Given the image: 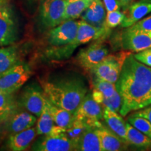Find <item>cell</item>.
Listing matches in <instances>:
<instances>
[{"label": "cell", "mask_w": 151, "mask_h": 151, "mask_svg": "<svg viewBox=\"0 0 151 151\" xmlns=\"http://www.w3.org/2000/svg\"><path fill=\"white\" fill-rule=\"evenodd\" d=\"M150 148H151V146H150Z\"/></svg>", "instance_id": "obj_40"}, {"label": "cell", "mask_w": 151, "mask_h": 151, "mask_svg": "<svg viewBox=\"0 0 151 151\" xmlns=\"http://www.w3.org/2000/svg\"><path fill=\"white\" fill-rule=\"evenodd\" d=\"M103 118L107 124V127L120 139L127 142L126 123L121 116L111 109L103 107Z\"/></svg>", "instance_id": "obj_19"}, {"label": "cell", "mask_w": 151, "mask_h": 151, "mask_svg": "<svg viewBox=\"0 0 151 151\" xmlns=\"http://www.w3.org/2000/svg\"><path fill=\"white\" fill-rule=\"evenodd\" d=\"M88 127H88L84 122L76 118L72 125L68 129H65L64 133L70 140L75 143L76 146V143L78 139Z\"/></svg>", "instance_id": "obj_27"}, {"label": "cell", "mask_w": 151, "mask_h": 151, "mask_svg": "<svg viewBox=\"0 0 151 151\" xmlns=\"http://www.w3.org/2000/svg\"><path fill=\"white\" fill-rule=\"evenodd\" d=\"M106 11L101 0H92L89 6L81 15V20L97 28L107 27L106 25Z\"/></svg>", "instance_id": "obj_16"}, {"label": "cell", "mask_w": 151, "mask_h": 151, "mask_svg": "<svg viewBox=\"0 0 151 151\" xmlns=\"http://www.w3.org/2000/svg\"><path fill=\"white\" fill-rule=\"evenodd\" d=\"M120 6L124 11H127L130 5L133 2L134 0H118Z\"/></svg>", "instance_id": "obj_36"}, {"label": "cell", "mask_w": 151, "mask_h": 151, "mask_svg": "<svg viewBox=\"0 0 151 151\" xmlns=\"http://www.w3.org/2000/svg\"><path fill=\"white\" fill-rule=\"evenodd\" d=\"M127 120L134 127L151 139V123L148 120L142 117L130 116Z\"/></svg>", "instance_id": "obj_29"}, {"label": "cell", "mask_w": 151, "mask_h": 151, "mask_svg": "<svg viewBox=\"0 0 151 151\" xmlns=\"http://www.w3.org/2000/svg\"><path fill=\"white\" fill-rule=\"evenodd\" d=\"M55 124L53 118L50 113V109L47 100L46 101L44 107L41 112L40 116L39 117L36 129L37 135H48L52 131Z\"/></svg>", "instance_id": "obj_25"}, {"label": "cell", "mask_w": 151, "mask_h": 151, "mask_svg": "<svg viewBox=\"0 0 151 151\" xmlns=\"http://www.w3.org/2000/svg\"><path fill=\"white\" fill-rule=\"evenodd\" d=\"M99 137L102 151H120L128 148V143L120 139L118 135L111 131L108 127L101 123L95 128Z\"/></svg>", "instance_id": "obj_14"}, {"label": "cell", "mask_w": 151, "mask_h": 151, "mask_svg": "<svg viewBox=\"0 0 151 151\" xmlns=\"http://www.w3.org/2000/svg\"><path fill=\"white\" fill-rule=\"evenodd\" d=\"M37 121V116L28 111L17 110L5 122L7 132L10 134L24 131L32 127Z\"/></svg>", "instance_id": "obj_15"}, {"label": "cell", "mask_w": 151, "mask_h": 151, "mask_svg": "<svg viewBox=\"0 0 151 151\" xmlns=\"http://www.w3.org/2000/svg\"><path fill=\"white\" fill-rule=\"evenodd\" d=\"M131 116L142 117V118H146V120H148L151 123V106H146L145 108L141 109V110L132 113Z\"/></svg>", "instance_id": "obj_35"}, {"label": "cell", "mask_w": 151, "mask_h": 151, "mask_svg": "<svg viewBox=\"0 0 151 151\" xmlns=\"http://www.w3.org/2000/svg\"><path fill=\"white\" fill-rule=\"evenodd\" d=\"M20 56L16 46L0 48V75L20 62Z\"/></svg>", "instance_id": "obj_22"}, {"label": "cell", "mask_w": 151, "mask_h": 151, "mask_svg": "<svg viewBox=\"0 0 151 151\" xmlns=\"http://www.w3.org/2000/svg\"><path fill=\"white\" fill-rule=\"evenodd\" d=\"M32 74L29 65L20 61L0 75V91L14 94L29 80Z\"/></svg>", "instance_id": "obj_6"}, {"label": "cell", "mask_w": 151, "mask_h": 151, "mask_svg": "<svg viewBox=\"0 0 151 151\" xmlns=\"http://www.w3.org/2000/svg\"><path fill=\"white\" fill-rule=\"evenodd\" d=\"M46 101L43 92L39 90L38 87L29 86H27L22 92L20 104L28 112L35 116L39 117L46 104Z\"/></svg>", "instance_id": "obj_13"}, {"label": "cell", "mask_w": 151, "mask_h": 151, "mask_svg": "<svg viewBox=\"0 0 151 151\" xmlns=\"http://www.w3.org/2000/svg\"><path fill=\"white\" fill-rule=\"evenodd\" d=\"M148 1H150V2L151 3V0H148Z\"/></svg>", "instance_id": "obj_38"}, {"label": "cell", "mask_w": 151, "mask_h": 151, "mask_svg": "<svg viewBox=\"0 0 151 151\" xmlns=\"http://www.w3.org/2000/svg\"><path fill=\"white\" fill-rule=\"evenodd\" d=\"M129 28L151 34V15L146 18H142L139 21L132 25L131 27H129Z\"/></svg>", "instance_id": "obj_32"}, {"label": "cell", "mask_w": 151, "mask_h": 151, "mask_svg": "<svg viewBox=\"0 0 151 151\" xmlns=\"http://www.w3.org/2000/svg\"><path fill=\"white\" fill-rule=\"evenodd\" d=\"M128 14L120 24L121 27H131L136 22L141 20L147 14L151 13V3L148 0H141L132 4L128 8Z\"/></svg>", "instance_id": "obj_18"}, {"label": "cell", "mask_w": 151, "mask_h": 151, "mask_svg": "<svg viewBox=\"0 0 151 151\" xmlns=\"http://www.w3.org/2000/svg\"><path fill=\"white\" fill-rule=\"evenodd\" d=\"M93 127H88L81 134L76 143V150L102 151L99 137Z\"/></svg>", "instance_id": "obj_20"}, {"label": "cell", "mask_w": 151, "mask_h": 151, "mask_svg": "<svg viewBox=\"0 0 151 151\" xmlns=\"http://www.w3.org/2000/svg\"><path fill=\"white\" fill-rule=\"evenodd\" d=\"M103 2L107 12L118 11L121 8L118 0H103Z\"/></svg>", "instance_id": "obj_34"}, {"label": "cell", "mask_w": 151, "mask_h": 151, "mask_svg": "<svg viewBox=\"0 0 151 151\" xmlns=\"http://www.w3.org/2000/svg\"><path fill=\"white\" fill-rule=\"evenodd\" d=\"M75 116L88 127H97L101 125L100 120L103 119V108L93 99L92 94L87 93L75 111Z\"/></svg>", "instance_id": "obj_8"}, {"label": "cell", "mask_w": 151, "mask_h": 151, "mask_svg": "<svg viewBox=\"0 0 151 151\" xmlns=\"http://www.w3.org/2000/svg\"><path fill=\"white\" fill-rule=\"evenodd\" d=\"M103 41L96 40L87 48L81 49L76 56L79 66L86 70L90 71L108 55L109 48Z\"/></svg>", "instance_id": "obj_9"}, {"label": "cell", "mask_w": 151, "mask_h": 151, "mask_svg": "<svg viewBox=\"0 0 151 151\" xmlns=\"http://www.w3.org/2000/svg\"><path fill=\"white\" fill-rule=\"evenodd\" d=\"M67 0H41L39 17L44 27L53 28L64 22Z\"/></svg>", "instance_id": "obj_7"}, {"label": "cell", "mask_w": 151, "mask_h": 151, "mask_svg": "<svg viewBox=\"0 0 151 151\" xmlns=\"http://www.w3.org/2000/svg\"><path fill=\"white\" fill-rule=\"evenodd\" d=\"M122 98L120 114L127 116L151 104V69L129 54L124 60L116 83Z\"/></svg>", "instance_id": "obj_1"}, {"label": "cell", "mask_w": 151, "mask_h": 151, "mask_svg": "<svg viewBox=\"0 0 151 151\" xmlns=\"http://www.w3.org/2000/svg\"><path fill=\"white\" fill-rule=\"evenodd\" d=\"M78 21L68 20L51 28L48 34L47 42L50 48L48 56L54 60L67 59L71 55L69 46L76 37Z\"/></svg>", "instance_id": "obj_3"}, {"label": "cell", "mask_w": 151, "mask_h": 151, "mask_svg": "<svg viewBox=\"0 0 151 151\" xmlns=\"http://www.w3.org/2000/svg\"><path fill=\"white\" fill-rule=\"evenodd\" d=\"M18 38V22L11 0H0V47L10 46Z\"/></svg>", "instance_id": "obj_4"}, {"label": "cell", "mask_w": 151, "mask_h": 151, "mask_svg": "<svg viewBox=\"0 0 151 151\" xmlns=\"http://www.w3.org/2000/svg\"><path fill=\"white\" fill-rule=\"evenodd\" d=\"M92 0H71L66 6L64 21L76 20L81 16L83 13L89 6Z\"/></svg>", "instance_id": "obj_26"}, {"label": "cell", "mask_w": 151, "mask_h": 151, "mask_svg": "<svg viewBox=\"0 0 151 151\" xmlns=\"http://www.w3.org/2000/svg\"><path fill=\"white\" fill-rule=\"evenodd\" d=\"M119 43L123 50L137 52L151 48V34L127 27L119 37Z\"/></svg>", "instance_id": "obj_10"}, {"label": "cell", "mask_w": 151, "mask_h": 151, "mask_svg": "<svg viewBox=\"0 0 151 151\" xmlns=\"http://www.w3.org/2000/svg\"><path fill=\"white\" fill-rule=\"evenodd\" d=\"M67 1H71V0H67Z\"/></svg>", "instance_id": "obj_39"}, {"label": "cell", "mask_w": 151, "mask_h": 151, "mask_svg": "<svg viewBox=\"0 0 151 151\" xmlns=\"http://www.w3.org/2000/svg\"><path fill=\"white\" fill-rule=\"evenodd\" d=\"M134 58L143 65L151 67V48L145 49L133 55Z\"/></svg>", "instance_id": "obj_33"}, {"label": "cell", "mask_w": 151, "mask_h": 151, "mask_svg": "<svg viewBox=\"0 0 151 151\" xmlns=\"http://www.w3.org/2000/svg\"><path fill=\"white\" fill-rule=\"evenodd\" d=\"M34 143L32 150L37 151L76 150V143L62 133L57 135H44Z\"/></svg>", "instance_id": "obj_12"}, {"label": "cell", "mask_w": 151, "mask_h": 151, "mask_svg": "<svg viewBox=\"0 0 151 151\" xmlns=\"http://www.w3.org/2000/svg\"><path fill=\"white\" fill-rule=\"evenodd\" d=\"M18 108V102L14 94L0 91V124L5 123Z\"/></svg>", "instance_id": "obj_23"}, {"label": "cell", "mask_w": 151, "mask_h": 151, "mask_svg": "<svg viewBox=\"0 0 151 151\" xmlns=\"http://www.w3.org/2000/svg\"><path fill=\"white\" fill-rule=\"evenodd\" d=\"M131 53L130 51L123 50L115 55H108L90 71L97 78L116 83L121 73L124 60Z\"/></svg>", "instance_id": "obj_5"}, {"label": "cell", "mask_w": 151, "mask_h": 151, "mask_svg": "<svg viewBox=\"0 0 151 151\" xmlns=\"http://www.w3.org/2000/svg\"><path fill=\"white\" fill-rule=\"evenodd\" d=\"M28 1H37V0H28Z\"/></svg>", "instance_id": "obj_37"}, {"label": "cell", "mask_w": 151, "mask_h": 151, "mask_svg": "<svg viewBox=\"0 0 151 151\" xmlns=\"http://www.w3.org/2000/svg\"><path fill=\"white\" fill-rule=\"evenodd\" d=\"M47 100V99H46ZM49 109L53 118L55 124L64 129H68L72 125L76 119L75 113L60 108L48 101Z\"/></svg>", "instance_id": "obj_21"}, {"label": "cell", "mask_w": 151, "mask_h": 151, "mask_svg": "<svg viewBox=\"0 0 151 151\" xmlns=\"http://www.w3.org/2000/svg\"><path fill=\"white\" fill-rule=\"evenodd\" d=\"M43 94L52 104L75 113L88 92L82 79L64 78L48 81L43 85Z\"/></svg>", "instance_id": "obj_2"}, {"label": "cell", "mask_w": 151, "mask_h": 151, "mask_svg": "<svg viewBox=\"0 0 151 151\" xmlns=\"http://www.w3.org/2000/svg\"><path fill=\"white\" fill-rule=\"evenodd\" d=\"M93 89L101 92L104 98H109L114 94L116 90V87L114 83L103 80L95 76L93 81Z\"/></svg>", "instance_id": "obj_28"}, {"label": "cell", "mask_w": 151, "mask_h": 151, "mask_svg": "<svg viewBox=\"0 0 151 151\" xmlns=\"http://www.w3.org/2000/svg\"><path fill=\"white\" fill-rule=\"evenodd\" d=\"M110 30L111 29L108 27L97 28L88 24L84 20H79L76 37L69 46L71 54L77 47L81 45L86 44L92 41L105 39L110 34Z\"/></svg>", "instance_id": "obj_11"}, {"label": "cell", "mask_w": 151, "mask_h": 151, "mask_svg": "<svg viewBox=\"0 0 151 151\" xmlns=\"http://www.w3.org/2000/svg\"><path fill=\"white\" fill-rule=\"evenodd\" d=\"M127 142L137 148H149L151 146V139L134 127L131 124L126 123Z\"/></svg>", "instance_id": "obj_24"}, {"label": "cell", "mask_w": 151, "mask_h": 151, "mask_svg": "<svg viewBox=\"0 0 151 151\" xmlns=\"http://www.w3.org/2000/svg\"><path fill=\"white\" fill-rule=\"evenodd\" d=\"M37 136L36 127H30L24 131L11 134L7 140V146L13 151H23L29 148Z\"/></svg>", "instance_id": "obj_17"}, {"label": "cell", "mask_w": 151, "mask_h": 151, "mask_svg": "<svg viewBox=\"0 0 151 151\" xmlns=\"http://www.w3.org/2000/svg\"><path fill=\"white\" fill-rule=\"evenodd\" d=\"M125 18V14L122 13L120 10L107 12L106 16V25L109 29L116 27L120 25Z\"/></svg>", "instance_id": "obj_30"}, {"label": "cell", "mask_w": 151, "mask_h": 151, "mask_svg": "<svg viewBox=\"0 0 151 151\" xmlns=\"http://www.w3.org/2000/svg\"><path fill=\"white\" fill-rule=\"evenodd\" d=\"M101 106L103 107H107L116 112H119L122 106V98L117 90L114 94L109 98H104Z\"/></svg>", "instance_id": "obj_31"}]
</instances>
